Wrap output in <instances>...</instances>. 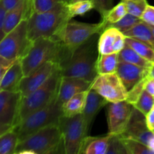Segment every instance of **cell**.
<instances>
[{"label": "cell", "instance_id": "1", "mask_svg": "<svg viewBox=\"0 0 154 154\" xmlns=\"http://www.w3.org/2000/svg\"><path fill=\"white\" fill-rule=\"evenodd\" d=\"M99 35H94L72 52H66L63 47L58 65L61 76L80 78L93 83L98 75L96 64L99 56Z\"/></svg>", "mask_w": 154, "mask_h": 154}, {"label": "cell", "instance_id": "2", "mask_svg": "<svg viewBox=\"0 0 154 154\" xmlns=\"http://www.w3.org/2000/svg\"><path fill=\"white\" fill-rule=\"evenodd\" d=\"M72 19L68 12L66 0L48 11H33L27 24L29 39L32 42L40 38L57 40V36L63 27Z\"/></svg>", "mask_w": 154, "mask_h": 154}, {"label": "cell", "instance_id": "3", "mask_svg": "<svg viewBox=\"0 0 154 154\" xmlns=\"http://www.w3.org/2000/svg\"><path fill=\"white\" fill-rule=\"evenodd\" d=\"M65 152L59 124L46 126L19 141L15 154H54Z\"/></svg>", "mask_w": 154, "mask_h": 154}, {"label": "cell", "instance_id": "4", "mask_svg": "<svg viewBox=\"0 0 154 154\" xmlns=\"http://www.w3.org/2000/svg\"><path fill=\"white\" fill-rule=\"evenodd\" d=\"M63 45L59 41L49 38H40L32 42L28 51L20 58L24 76L40 68L48 62L59 65Z\"/></svg>", "mask_w": 154, "mask_h": 154}, {"label": "cell", "instance_id": "5", "mask_svg": "<svg viewBox=\"0 0 154 154\" xmlns=\"http://www.w3.org/2000/svg\"><path fill=\"white\" fill-rule=\"evenodd\" d=\"M63 115L62 105L57 100V96L47 106L32 113L20 122L15 127L19 141L46 126L59 124Z\"/></svg>", "mask_w": 154, "mask_h": 154}, {"label": "cell", "instance_id": "6", "mask_svg": "<svg viewBox=\"0 0 154 154\" xmlns=\"http://www.w3.org/2000/svg\"><path fill=\"white\" fill-rule=\"evenodd\" d=\"M105 27L102 20L99 23H87L70 20L60 32L57 40L66 52H72L94 35L101 34Z\"/></svg>", "mask_w": 154, "mask_h": 154}, {"label": "cell", "instance_id": "7", "mask_svg": "<svg viewBox=\"0 0 154 154\" xmlns=\"http://www.w3.org/2000/svg\"><path fill=\"white\" fill-rule=\"evenodd\" d=\"M60 78L61 74L60 69H57L43 85L29 96L22 97L20 111V121L32 113L47 106L57 97Z\"/></svg>", "mask_w": 154, "mask_h": 154}, {"label": "cell", "instance_id": "8", "mask_svg": "<svg viewBox=\"0 0 154 154\" xmlns=\"http://www.w3.org/2000/svg\"><path fill=\"white\" fill-rule=\"evenodd\" d=\"M59 126L63 134L65 153L80 154L83 141L88 135L82 114L70 117L63 115Z\"/></svg>", "mask_w": 154, "mask_h": 154}, {"label": "cell", "instance_id": "9", "mask_svg": "<svg viewBox=\"0 0 154 154\" xmlns=\"http://www.w3.org/2000/svg\"><path fill=\"white\" fill-rule=\"evenodd\" d=\"M27 24L28 20H23L0 41V57L17 60L26 54L32 44L28 37Z\"/></svg>", "mask_w": 154, "mask_h": 154}, {"label": "cell", "instance_id": "10", "mask_svg": "<svg viewBox=\"0 0 154 154\" xmlns=\"http://www.w3.org/2000/svg\"><path fill=\"white\" fill-rule=\"evenodd\" d=\"M21 100L20 92L0 90V135L20 123Z\"/></svg>", "mask_w": 154, "mask_h": 154}, {"label": "cell", "instance_id": "11", "mask_svg": "<svg viewBox=\"0 0 154 154\" xmlns=\"http://www.w3.org/2000/svg\"><path fill=\"white\" fill-rule=\"evenodd\" d=\"M103 96L109 103L125 101L128 91L117 72L98 75L91 85V88Z\"/></svg>", "mask_w": 154, "mask_h": 154}, {"label": "cell", "instance_id": "12", "mask_svg": "<svg viewBox=\"0 0 154 154\" xmlns=\"http://www.w3.org/2000/svg\"><path fill=\"white\" fill-rule=\"evenodd\" d=\"M121 136L132 138L141 141L154 151V133L149 129L146 116L135 107L132 110L129 123Z\"/></svg>", "mask_w": 154, "mask_h": 154}, {"label": "cell", "instance_id": "13", "mask_svg": "<svg viewBox=\"0 0 154 154\" xmlns=\"http://www.w3.org/2000/svg\"><path fill=\"white\" fill-rule=\"evenodd\" d=\"M134 106L127 101L110 103L108 107V133L120 135L129 123Z\"/></svg>", "mask_w": 154, "mask_h": 154}, {"label": "cell", "instance_id": "14", "mask_svg": "<svg viewBox=\"0 0 154 154\" xmlns=\"http://www.w3.org/2000/svg\"><path fill=\"white\" fill-rule=\"evenodd\" d=\"M59 69V66L54 62H48L36 69L30 75L24 76L20 85V92L22 97H26L43 85L51 75Z\"/></svg>", "mask_w": 154, "mask_h": 154}, {"label": "cell", "instance_id": "15", "mask_svg": "<svg viewBox=\"0 0 154 154\" xmlns=\"http://www.w3.org/2000/svg\"><path fill=\"white\" fill-rule=\"evenodd\" d=\"M126 46V35L114 27H107L99 38V54L120 53Z\"/></svg>", "mask_w": 154, "mask_h": 154}, {"label": "cell", "instance_id": "16", "mask_svg": "<svg viewBox=\"0 0 154 154\" xmlns=\"http://www.w3.org/2000/svg\"><path fill=\"white\" fill-rule=\"evenodd\" d=\"M33 11L32 0H20L14 8L8 11L2 31L0 32V41L24 20H28Z\"/></svg>", "mask_w": 154, "mask_h": 154}, {"label": "cell", "instance_id": "17", "mask_svg": "<svg viewBox=\"0 0 154 154\" xmlns=\"http://www.w3.org/2000/svg\"><path fill=\"white\" fill-rule=\"evenodd\" d=\"M91 82L82 78L61 76L57 94V100L63 105L75 95L90 90L91 88Z\"/></svg>", "mask_w": 154, "mask_h": 154}, {"label": "cell", "instance_id": "18", "mask_svg": "<svg viewBox=\"0 0 154 154\" xmlns=\"http://www.w3.org/2000/svg\"><path fill=\"white\" fill-rule=\"evenodd\" d=\"M117 73L127 91L148 76V69L119 60Z\"/></svg>", "mask_w": 154, "mask_h": 154}, {"label": "cell", "instance_id": "19", "mask_svg": "<svg viewBox=\"0 0 154 154\" xmlns=\"http://www.w3.org/2000/svg\"><path fill=\"white\" fill-rule=\"evenodd\" d=\"M108 103L109 102L103 96L99 94L94 90L90 89L89 90L85 107L82 112L83 118L85 122L88 133L96 116L100 111V110Z\"/></svg>", "mask_w": 154, "mask_h": 154}, {"label": "cell", "instance_id": "20", "mask_svg": "<svg viewBox=\"0 0 154 154\" xmlns=\"http://www.w3.org/2000/svg\"><path fill=\"white\" fill-rule=\"evenodd\" d=\"M23 78L20 59H18L9 68L4 76L0 78V90L20 92V85Z\"/></svg>", "mask_w": 154, "mask_h": 154}, {"label": "cell", "instance_id": "21", "mask_svg": "<svg viewBox=\"0 0 154 154\" xmlns=\"http://www.w3.org/2000/svg\"><path fill=\"white\" fill-rule=\"evenodd\" d=\"M111 134L99 137L87 136L83 141L80 154H106Z\"/></svg>", "mask_w": 154, "mask_h": 154}, {"label": "cell", "instance_id": "22", "mask_svg": "<svg viewBox=\"0 0 154 154\" xmlns=\"http://www.w3.org/2000/svg\"><path fill=\"white\" fill-rule=\"evenodd\" d=\"M89 90L83 91L75 95L62 105V110L64 117H70L82 114L87 102Z\"/></svg>", "mask_w": 154, "mask_h": 154}, {"label": "cell", "instance_id": "23", "mask_svg": "<svg viewBox=\"0 0 154 154\" xmlns=\"http://www.w3.org/2000/svg\"><path fill=\"white\" fill-rule=\"evenodd\" d=\"M126 37L133 38L148 44L154 48V34L150 25L141 21L128 31L123 32Z\"/></svg>", "mask_w": 154, "mask_h": 154}, {"label": "cell", "instance_id": "24", "mask_svg": "<svg viewBox=\"0 0 154 154\" xmlns=\"http://www.w3.org/2000/svg\"><path fill=\"white\" fill-rule=\"evenodd\" d=\"M119 63V53L99 54L96 64L98 75H105L117 72Z\"/></svg>", "mask_w": 154, "mask_h": 154}, {"label": "cell", "instance_id": "25", "mask_svg": "<svg viewBox=\"0 0 154 154\" xmlns=\"http://www.w3.org/2000/svg\"><path fill=\"white\" fill-rule=\"evenodd\" d=\"M18 143L19 137L15 128L0 135V154H15Z\"/></svg>", "mask_w": 154, "mask_h": 154}, {"label": "cell", "instance_id": "26", "mask_svg": "<svg viewBox=\"0 0 154 154\" xmlns=\"http://www.w3.org/2000/svg\"><path fill=\"white\" fill-rule=\"evenodd\" d=\"M119 60L136 65L145 69H149L152 65V63L143 58L135 50L126 45L125 48L119 53Z\"/></svg>", "mask_w": 154, "mask_h": 154}, {"label": "cell", "instance_id": "27", "mask_svg": "<svg viewBox=\"0 0 154 154\" xmlns=\"http://www.w3.org/2000/svg\"><path fill=\"white\" fill-rule=\"evenodd\" d=\"M126 45L135 50L143 58L148 60L150 63H154V48L148 44L142 41L126 36Z\"/></svg>", "mask_w": 154, "mask_h": 154}, {"label": "cell", "instance_id": "28", "mask_svg": "<svg viewBox=\"0 0 154 154\" xmlns=\"http://www.w3.org/2000/svg\"><path fill=\"white\" fill-rule=\"evenodd\" d=\"M66 7L70 17L73 18L78 15H84L94 8V3L91 0L66 1Z\"/></svg>", "mask_w": 154, "mask_h": 154}, {"label": "cell", "instance_id": "29", "mask_svg": "<svg viewBox=\"0 0 154 154\" xmlns=\"http://www.w3.org/2000/svg\"><path fill=\"white\" fill-rule=\"evenodd\" d=\"M128 154H154V151L141 141L120 135Z\"/></svg>", "mask_w": 154, "mask_h": 154}, {"label": "cell", "instance_id": "30", "mask_svg": "<svg viewBox=\"0 0 154 154\" xmlns=\"http://www.w3.org/2000/svg\"><path fill=\"white\" fill-rule=\"evenodd\" d=\"M128 14L126 9V4L123 1H121L120 3L113 7L108 13L105 14L104 17H102V21L105 23V25L114 23L118 22L123 17L126 16Z\"/></svg>", "mask_w": 154, "mask_h": 154}, {"label": "cell", "instance_id": "31", "mask_svg": "<svg viewBox=\"0 0 154 154\" xmlns=\"http://www.w3.org/2000/svg\"><path fill=\"white\" fill-rule=\"evenodd\" d=\"M133 106L146 116L154 107V96L145 89Z\"/></svg>", "mask_w": 154, "mask_h": 154}, {"label": "cell", "instance_id": "32", "mask_svg": "<svg viewBox=\"0 0 154 154\" xmlns=\"http://www.w3.org/2000/svg\"><path fill=\"white\" fill-rule=\"evenodd\" d=\"M142 20L140 17L133 16L130 14H127L126 16L123 17L118 22L108 24V25L106 26L105 28H107V27H114V28H117V29L121 31L122 32H125L128 31L133 26H135V25L139 23Z\"/></svg>", "mask_w": 154, "mask_h": 154}, {"label": "cell", "instance_id": "33", "mask_svg": "<svg viewBox=\"0 0 154 154\" xmlns=\"http://www.w3.org/2000/svg\"><path fill=\"white\" fill-rule=\"evenodd\" d=\"M125 2L128 14L141 18L148 5L147 0H122Z\"/></svg>", "mask_w": 154, "mask_h": 154}, {"label": "cell", "instance_id": "34", "mask_svg": "<svg viewBox=\"0 0 154 154\" xmlns=\"http://www.w3.org/2000/svg\"><path fill=\"white\" fill-rule=\"evenodd\" d=\"M106 154H128L120 135L111 134Z\"/></svg>", "mask_w": 154, "mask_h": 154}, {"label": "cell", "instance_id": "35", "mask_svg": "<svg viewBox=\"0 0 154 154\" xmlns=\"http://www.w3.org/2000/svg\"><path fill=\"white\" fill-rule=\"evenodd\" d=\"M64 0H32L33 11L37 13H43L52 10Z\"/></svg>", "mask_w": 154, "mask_h": 154}, {"label": "cell", "instance_id": "36", "mask_svg": "<svg viewBox=\"0 0 154 154\" xmlns=\"http://www.w3.org/2000/svg\"><path fill=\"white\" fill-rule=\"evenodd\" d=\"M147 77L144 78V79H143L141 81H140L138 84H137L129 91H128L127 98H126V101H127L129 103L132 104V105H134L136 103L137 101L139 99L140 96L141 95V93L146 89V83H147Z\"/></svg>", "mask_w": 154, "mask_h": 154}, {"label": "cell", "instance_id": "37", "mask_svg": "<svg viewBox=\"0 0 154 154\" xmlns=\"http://www.w3.org/2000/svg\"><path fill=\"white\" fill-rule=\"evenodd\" d=\"M94 3V9H96L102 18L113 8V0H93Z\"/></svg>", "mask_w": 154, "mask_h": 154}, {"label": "cell", "instance_id": "38", "mask_svg": "<svg viewBox=\"0 0 154 154\" xmlns=\"http://www.w3.org/2000/svg\"><path fill=\"white\" fill-rule=\"evenodd\" d=\"M141 20L150 26H154V6L148 5L141 17Z\"/></svg>", "mask_w": 154, "mask_h": 154}, {"label": "cell", "instance_id": "39", "mask_svg": "<svg viewBox=\"0 0 154 154\" xmlns=\"http://www.w3.org/2000/svg\"><path fill=\"white\" fill-rule=\"evenodd\" d=\"M20 2V0H0V5H2L7 11H10L14 8Z\"/></svg>", "mask_w": 154, "mask_h": 154}, {"label": "cell", "instance_id": "40", "mask_svg": "<svg viewBox=\"0 0 154 154\" xmlns=\"http://www.w3.org/2000/svg\"><path fill=\"white\" fill-rule=\"evenodd\" d=\"M146 120H147V126L149 129L153 130L154 129V107L151 109V111L146 115Z\"/></svg>", "mask_w": 154, "mask_h": 154}, {"label": "cell", "instance_id": "41", "mask_svg": "<svg viewBox=\"0 0 154 154\" xmlns=\"http://www.w3.org/2000/svg\"><path fill=\"white\" fill-rule=\"evenodd\" d=\"M7 12L8 11L2 5H0V32L2 31L3 27H4Z\"/></svg>", "mask_w": 154, "mask_h": 154}, {"label": "cell", "instance_id": "42", "mask_svg": "<svg viewBox=\"0 0 154 154\" xmlns=\"http://www.w3.org/2000/svg\"><path fill=\"white\" fill-rule=\"evenodd\" d=\"M146 90L154 96V79L147 77V83H146Z\"/></svg>", "mask_w": 154, "mask_h": 154}, {"label": "cell", "instance_id": "43", "mask_svg": "<svg viewBox=\"0 0 154 154\" xmlns=\"http://www.w3.org/2000/svg\"><path fill=\"white\" fill-rule=\"evenodd\" d=\"M148 77L154 79V63H152L150 67L148 69Z\"/></svg>", "mask_w": 154, "mask_h": 154}, {"label": "cell", "instance_id": "44", "mask_svg": "<svg viewBox=\"0 0 154 154\" xmlns=\"http://www.w3.org/2000/svg\"><path fill=\"white\" fill-rule=\"evenodd\" d=\"M150 28H151L152 31H153V34H154V26H150Z\"/></svg>", "mask_w": 154, "mask_h": 154}, {"label": "cell", "instance_id": "45", "mask_svg": "<svg viewBox=\"0 0 154 154\" xmlns=\"http://www.w3.org/2000/svg\"><path fill=\"white\" fill-rule=\"evenodd\" d=\"M69 1H76V0H69ZM68 1V2H69ZM91 1H93V0H91Z\"/></svg>", "mask_w": 154, "mask_h": 154}, {"label": "cell", "instance_id": "46", "mask_svg": "<svg viewBox=\"0 0 154 154\" xmlns=\"http://www.w3.org/2000/svg\"><path fill=\"white\" fill-rule=\"evenodd\" d=\"M153 133H154V129H153Z\"/></svg>", "mask_w": 154, "mask_h": 154}]
</instances>
